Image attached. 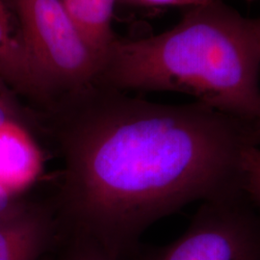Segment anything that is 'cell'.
Wrapping results in <instances>:
<instances>
[{"mask_svg": "<svg viewBox=\"0 0 260 260\" xmlns=\"http://www.w3.org/2000/svg\"><path fill=\"white\" fill-rule=\"evenodd\" d=\"M63 160L51 203L58 229L112 256L133 251L158 220L241 190L257 123L204 103L163 104L93 83L40 110Z\"/></svg>", "mask_w": 260, "mask_h": 260, "instance_id": "1", "label": "cell"}, {"mask_svg": "<svg viewBox=\"0 0 260 260\" xmlns=\"http://www.w3.org/2000/svg\"><path fill=\"white\" fill-rule=\"evenodd\" d=\"M259 76L260 19L212 0L185 8L174 27L157 35L116 38L95 83L185 93L259 125Z\"/></svg>", "mask_w": 260, "mask_h": 260, "instance_id": "2", "label": "cell"}, {"mask_svg": "<svg viewBox=\"0 0 260 260\" xmlns=\"http://www.w3.org/2000/svg\"><path fill=\"white\" fill-rule=\"evenodd\" d=\"M12 1L51 104L98 81L103 59L76 27L61 0Z\"/></svg>", "mask_w": 260, "mask_h": 260, "instance_id": "3", "label": "cell"}, {"mask_svg": "<svg viewBox=\"0 0 260 260\" xmlns=\"http://www.w3.org/2000/svg\"><path fill=\"white\" fill-rule=\"evenodd\" d=\"M139 260H260V208L242 189L205 201L179 238Z\"/></svg>", "mask_w": 260, "mask_h": 260, "instance_id": "4", "label": "cell"}, {"mask_svg": "<svg viewBox=\"0 0 260 260\" xmlns=\"http://www.w3.org/2000/svg\"><path fill=\"white\" fill-rule=\"evenodd\" d=\"M0 78L18 95L35 105V109L44 110L51 104L12 0H0Z\"/></svg>", "mask_w": 260, "mask_h": 260, "instance_id": "5", "label": "cell"}, {"mask_svg": "<svg viewBox=\"0 0 260 260\" xmlns=\"http://www.w3.org/2000/svg\"><path fill=\"white\" fill-rule=\"evenodd\" d=\"M58 223L51 203L27 201L0 220V260H40L50 247Z\"/></svg>", "mask_w": 260, "mask_h": 260, "instance_id": "6", "label": "cell"}, {"mask_svg": "<svg viewBox=\"0 0 260 260\" xmlns=\"http://www.w3.org/2000/svg\"><path fill=\"white\" fill-rule=\"evenodd\" d=\"M44 170V155L27 127L17 123L0 124V187L23 196Z\"/></svg>", "mask_w": 260, "mask_h": 260, "instance_id": "7", "label": "cell"}, {"mask_svg": "<svg viewBox=\"0 0 260 260\" xmlns=\"http://www.w3.org/2000/svg\"><path fill=\"white\" fill-rule=\"evenodd\" d=\"M117 1L61 0L76 27L102 59L117 38L112 28Z\"/></svg>", "mask_w": 260, "mask_h": 260, "instance_id": "8", "label": "cell"}, {"mask_svg": "<svg viewBox=\"0 0 260 260\" xmlns=\"http://www.w3.org/2000/svg\"><path fill=\"white\" fill-rule=\"evenodd\" d=\"M7 122L19 123L34 134L44 132L40 111L24 106L18 94L0 78V124Z\"/></svg>", "mask_w": 260, "mask_h": 260, "instance_id": "9", "label": "cell"}, {"mask_svg": "<svg viewBox=\"0 0 260 260\" xmlns=\"http://www.w3.org/2000/svg\"><path fill=\"white\" fill-rule=\"evenodd\" d=\"M241 189L260 208V147H249L242 154Z\"/></svg>", "mask_w": 260, "mask_h": 260, "instance_id": "10", "label": "cell"}, {"mask_svg": "<svg viewBox=\"0 0 260 260\" xmlns=\"http://www.w3.org/2000/svg\"><path fill=\"white\" fill-rule=\"evenodd\" d=\"M63 260H120L92 242L74 238V244Z\"/></svg>", "mask_w": 260, "mask_h": 260, "instance_id": "11", "label": "cell"}, {"mask_svg": "<svg viewBox=\"0 0 260 260\" xmlns=\"http://www.w3.org/2000/svg\"><path fill=\"white\" fill-rule=\"evenodd\" d=\"M121 3L142 7H192L212 0H118Z\"/></svg>", "mask_w": 260, "mask_h": 260, "instance_id": "12", "label": "cell"}, {"mask_svg": "<svg viewBox=\"0 0 260 260\" xmlns=\"http://www.w3.org/2000/svg\"><path fill=\"white\" fill-rule=\"evenodd\" d=\"M27 201L23 196L13 195L0 187V220L17 212Z\"/></svg>", "mask_w": 260, "mask_h": 260, "instance_id": "13", "label": "cell"}, {"mask_svg": "<svg viewBox=\"0 0 260 260\" xmlns=\"http://www.w3.org/2000/svg\"><path fill=\"white\" fill-rule=\"evenodd\" d=\"M247 1H260V0H247Z\"/></svg>", "mask_w": 260, "mask_h": 260, "instance_id": "14", "label": "cell"}, {"mask_svg": "<svg viewBox=\"0 0 260 260\" xmlns=\"http://www.w3.org/2000/svg\"><path fill=\"white\" fill-rule=\"evenodd\" d=\"M259 127H260V123H259Z\"/></svg>", "mask_w": 260, "mask_h": 260, "instance_id": "15", "label": "cell"}]
</instances>
